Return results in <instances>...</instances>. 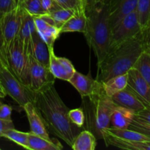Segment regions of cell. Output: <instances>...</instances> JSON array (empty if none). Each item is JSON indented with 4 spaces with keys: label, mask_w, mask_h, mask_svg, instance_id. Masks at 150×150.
<instances>
[{
    "label": "cell",
    "mask_w": 150,
    "mask_h": 150,
    "mask_svg": "<svg viewBox=\"0 0 150 150\" xmlns=\"http://www.w3.org/2000/svg\"><path fill=\"white\" fill-rule=\"evenodd\" d=\"M33 103L42 116L47 129L71 146L82 128L70 121L68 107L61 99L54 85L36 93Z\"/></svg>",
    "instance_id": "cell-1"
},
{
    "label": "cell",
    "mask_w": 150,
    "mask_h": 150,
    "mask_svg": "<svg viewBox=\"0 0 150 150\" xmlns=\"http://www.w3.org/2000/svg\"><path fill=\"white\" fill-rule=\"evenodd\" d=\"M143 51L140 34L109 50L98 65L96 80L103 83L114 76L127 73Z\"/></svg>",
    "instance_id": "cell-2"
},
{
    "label": "cell",
    "mask_w": 150,
    "mask_h": 150,
    "mask_svg": "<svg viewBox=\"0 0 150 150\" xmlns=\"http://www.w3.org/2000/svg\"><path fill=\"white\" fill-rule=\"evenodd\" d=\"M86 13L87 22L83 35L94 51L98 65L110 49L111 27L108 10L105 4L86 10Z\"/></svg>",
    "instance_id": "cell-3"
},
{
    "label": "cell",
    "mask_w": 150,
    "mask_h": 150,
    "mask_svg": "<svg viewBox=\"0 0 150 150\" xmlns=\"http://www.w3.org/2000/svg\"><path fill=\"white\" fill-rule=\"evenodd\" d=\"M92 105V114L90 124L92 133L96 138L102 139V132L110 126L111 114L117 105L114 103L111 97L105 93L101 86L95 95L89 98Z\"/></svg>",
    "instance_id": "cell-4"
},
{
    "label": "cell",
    "mask_w": 150,
    "mask_h": 150,
    "mask_svg": "<svg viewBox=\"0 0 150 150\" xmlns=\"http://www.w3.org/2000/svg\"><path fill=\"white\" fill-rule=\"evenodd\" d=\"M0 85L6 95H9L20 107L29 102L34 103L36 93L23 84L7 67L0 62Z\"/></svg>",
    "instance_id": "cell-5"
},
{
    "label": "cell",
    "mask_w": 150,
    "mask_h": 150,
    "mask_svg": "<svg viewBox=\"0 0 150 150\" xmlns=\"http://www.w3.org/2000/svg\"><path fill=\"white\" fill-rule=\"evenodd\" d=\"M10 69L15 76L28 87L29 63L28 54L18 37L14 38L7 50Z\"/></svg>",
    "instance_id": "cell-6"
},
{
    "label": "cell",
    "mask_w": 150,
    "mask_h": 150,
    "mask_svg": "<svg viewBox=\"0 0 150 150\" xmlns=\"http://www.w3.org/2000/svg\"><path fill=\"white\" fill-rule=\"evenodd\" d=\"M142 31L136 10L122 18L111 29L110 49L138 36Z\"/></svg>",
    "instance_id": "cell-7"
},
{
    "label": "cell",
    "mask_w": 150,
    "mask_h": 150,
    "mask_svg": "<svg viewBox=\"0 0 150 150\" xmlns=\"http://www.w3.org/2000/svg\"><path fill=\"white\" fill-rule=\"evenodd\" d=\"M29 58V86L28 87L35 93L43 91L54 85L55 78L49 67L42 65L27 52Z\"/></svg>",
    "instance_id": "cell-8"
},
{
    "label": "cell",
    "mask_w": 150,
    "mask_h": 150,
    "mask_svg": "<svg viewBox=\"0 0 150 150\" xmlns=\"http://www.w3.org/2000/svg\"><path fill=\"white\" fill-rule=\"evenodd\" d=\"M21 7H16L14 10L1 15V25L6 50H7L12 41L18 34L21 19Z\"/></svg>",
    "instance_id": "cell-9"
},
{
    "label": "cell",
    "mask_w": 150,
    "mask_h": 150,
    "mask_svg": "<svg viewBox=\"0 0 150 150\" xmlns=\"http://www.w3.org/2000/svg\"><path fill=\"white\" fill-rule=\"evenodd\" d=\"M49 48V70L55 79L68 81L76 72L74 66L67 58L57 57L54 47Z\"/></svg>",
    "instance_id": "cell-10"
},
{
    "label": "cell",
    "mask_w": 150,
    "mask_h": 150,
    "mask_svg": "<svg viewBox=\"0 0 150 150\" xmlns=\"http://www.w3.org/2000/svg\"><path fill=\"white\" fill-rule=\"evenodd\" d=\"M138 0H106L107 7L109 17L110 26L111 29L124 16L136 8Z\"/></svg>",
    "instance_id": "cell-11"
},
{
    "label": "cell",
    "mask_w": 150,
    "mask_h": 150,
    "mask_svg": "<svg viewBox=\"0 0 150 150\" xmlns=\"http://www.w3.org/2000/svg\"><path fill=\"white\" fill-rule=\"evenodd\" d=\"M68 82L79 92L83 99L85 98H89L95 95L101 86L100 82L94 79L90 73L83 75L77 70H76Z\"/></svg>",
    "instance_id": "cell-12"
},
{
    "label": "cell",
    "mask_w": 150,
    "mask_h": 150,
    "mask_svg": "<svg viewBox=\"0 0 150 150\" xmlns=\"http://www.w3.org/2000/svg\"><path fill=\"white\" fill-rule=\"evenodd\" d=\"M111 98L117 105L133 110L136 114L146 107L144 102L127 86L125 89L113 95Z\"/></svg>",
    "instance_id": "cell-13"
},
{
    "label": "cell",
    "mask_w": 150,
    "mask_h": 150,
    "mask_svg": "<svg viewBox=\"0 0 150 150\" xmlns=\"http://www.w3.org/2000/svg\"><path fill=\"white\" fill-rule=\"evenodd\" d=\"M127 86L146 104L150 105V86L134 67L127 71Z\"/></svg>",
    "instance_id": "cell-14"
},
{
    "label": "cell",
    "mask_w": 150,
    "mask_h": 150,
    "mask_svg": "<svg viewBox=\"0 0 150 150\" xmlns=\"http://www.w3.org/2000/svg\"><path fill=\"white\" fill-rule=\"evenodd\" d=\"M22 108L24 110L29 122L30 133L45 139H51L43 119L35 104L32 102L27 103L23 105Z\"/></svg>",
    "instance_id": "cell-15"
},
{
    "label": "cell",
    "mask_w": 150,
    "mask_h": 150,
    "mask_svg": "<svg viewBox=\"0 0 150 150\" xmlns=\"http://www.w3.org/2000/svg\"><path fill=\"white\" fill-rule=\"evenodd\" d=\"M35 32H37V29L34 17L22 8L20 29L17 36L23 43L26 52H27L28 49L30 48L32 37Z\"/></svg>",
    "instance_id": "cell-16"
},
{
    "label": "cell",
    "mask_w": 150,
    "mask_h": 150,
    "mask_svg": "<svg viewBox=\"0 0 150 150\" xmlns=\"http://www.w3.org/2000/svg\"><path fill=\"white\" fill-rule=\"evenodd\" d=\"M34 59L42 65L49 66V48L42 39L38 32H35L32 37L30 48L28 49ZM26 52V53H27Z\"/></svg>",
    "instance_id": "cell-17"
},
{
    "label": "cell",
    "mask_w": 150,
    "mask_h": 150,
    "mask_svg": "<svg viewBox=\"0 0 150 150\" xmlns=\"http://www.w3.org/2000/svg\"><path fill=\"white\" fill-rule=\"evenodd\" d=\"M102 139L104 140L106 146H111L127 150H150L149 141L125 140L106 133H103Z\"/></svg>",
    "instance_id": "cell-18"
},
{
    "label": "cell",
    "mask_w": 150,
    "mask_h": 150,
    "mask_svg": "<svg viewBox=\"0 0 150 150\" xmlns=\"http://www.w3.org/2000/svg\"><path fill=\"white\" fill-rule=\"evenodd\" d=\"M87 22L86 10L84 6L74 10L73 16L62 24L60 27V33L67 32H85Z\"/></svg>",
    "instance_id": "cell-19"
},
{
    "label": "cell",
    "mask_w": 150,
    "mask_h": 150,
    "mask_svg": "<svg viewBox=\"0 0 150 150\" xmlns=\"http://www.w3.org/2000/svg\"><path fill=\"white\" fill-rule=\"evenodd\" d=\"M136 113L131 109L117 105L111 114L110 125L113 128L126 129L134 119Z\"/></svg>",
    "instance_id": "cell-20"
},
{
    "label": "cell",
    "mask_w": 150,
    "mask_h": 150,
    "mask_svg": "<svg viewBox=\"0 0 150 150\" xmlns=\"http://www.w3.org/2000/svg\"><path fill=\"white\" fill-rule=\"evenodd\" d=\"M29 150H62L63 146L57 139H47L29 133Z\"/></svg>",
    "instance_id": "cell-21"
},
{
    "label": "cell",
    "mask_w": 150,
    "mask_h": 150,
    "mask_svg": "<svg viewBox=\"0 0 150 150\" xmlns=\"http://www.w3.org/2000/svg\"><path fill=\"white\" fill-rule=\"evenodd\" d=\"M97 138L90 130H81L75 139L71 147L74 150H95Z\"/></svg>",
    "instance_id": "cell-22"
},
{
    "label": "cell",
    "mask_w": 150,
    "mask_h": 150,
    "mask_svg": "<svg viewBox=\"0 0 150 150\" xmlns=\"http://www.w3.org/2000/svg\"><path fill=\"white\" fill-rule=\"evenodd\" d=\"M103 88L108 96L112 97L127 86V73L114 76L102 83Z\"/></svg>",
    "instance_id": "cell-23"
},
{
    "label": "cell",
    "mask_w": 150,
    "mask_h": 150,
    "mask_svg": "<svg viewBox=\"0 0 150 150\" xmlns=\"http://www.w3.org/2000/svg\"><path fill=\"white\" fill-rule=\"evenodd\" d=\"M103 133H108L110 135L116 136V137L120 138V139H125L128 141H149L150 138L144 136L142 133H139L136 130H131V129H117L113 128V127H107L104 129L102 132V138Z\"/></svg>",
    "instance_id": "cell-24"
},
{
    "label": "cell",
    "mask_w": 150,
    "mask_h": 150,
    "mask_svg": "<svg viewBox=\"0 0 150 150\" xmlns=\"http://www.w3.org/2000/svg\"><path fill=\"white\" fill-rule=\"evenodd\" d=\"M139 72L150 86V54L144 51L141 54L133 67Z\"/></svg>",
    "instance_id": "cell-25"
},
{
    "label": "cell",
    "mask_w": 150,
    "mask_h": 150,
    "mask_svg": "<svg viewBox=\"0 0 150 150\" xmlns=\"http://www.w3.org/2000/svg\"><path fill=\"white\" fill-rule=\"evenodd\" d=\"M1 137L12 141L24 149H29V145H28L29 133L19 131V130H16V128H12L4 131L1 135Z\"/></svg>",
    "instance_id": "cell-26"
},
{
    "label": "cell",
    "mask_w": 150,
    "mask_h": 150,
    "mask_svg": "<svg viewBox=\"0 0 150 150\" xmlns=\"http://www.w3.org/2000/svg\"><path fill=\"white\" fill-rule=\"evenodd\" d=\"M136 11L141 28L144 29L150 19V0H138Z\"/></svg>",
    "instance_id": "cell-27"
},
{
    "label": "cell",
    "mask_w": 150,
    "mask_h": 150,
    "mask_svg": "<svg viewBox=\"0 0 150 150\" xmlns=\"http://www.w3.org/2000/svg\"><path fill=\"white\" fill-rule=\"evenodd\" d=\"M40 36L45 41L48 48L54 47V42L60 35L59 28L52 25H48L45 29L38 32Z\"/></svg>",
    "instance_id": "cell-28"
},
{
    "label": "cell",
    "mask_w": 150,
    "mask_h": 150,
    "mask_svg": "<svg viewBox=\"0 0 150 150\" xmlns=\"http://www.w3.org/2000/svg\"><path fill=\"white\" fill-rule=\"evenodd\" d=\"M73 13H74V10L62 8V7H60L48 14H49L53 18V19L55 21L56 23H57V26L60 29L63 23L67 21L73 16Z\"/></svg>",
    "instance_id": "cell-29"
},
{
    "label": "cell",
    "mask_w": 150,
    "mask_h": 150,
    "mask_svg": "<svg viewBox=\"0 0 150 150\" xmlns=\"http://www.w3.org/2000/svg\"><path fill=\"white\" fill-rule=\"evenodd\" d=\"M21 7L32 16H41L45 13L41 0H25Z\"/></svg>",
    "instance_id": "cell-30"
},
{
    "label": "cell",
    "mask_w": 150,
    "mask_h": 150,
    "mask_svg": "<svg viewBox=\"0 0 150 150\" xmlns=\"http://www.w3.org/2000/svg\"><path fill=\"white\" fill-rule=\"evenodd\" d=\"M68 117L71 123L78 127L83 128L85 122V114L81 108L69 110Z\"/></svg>",
    "instance_id": "cell-31"
},
{
    "label": "cell",
    "mask_w": 150,
    "mask_h": 150,
    "mask_svg": "<svg viewBox=\"0 0 150 150\" xmlns=\"http://www.w3.org/2000/svg\"><path fill=\"white\" fill-rule=\"evenodd\" d=\"M128 128L136 130L150 138V123L139 120L137 117H134L132 122L129 125Z\"/></svg>",
    "instance_id": "cell-32"
},
{
    "label": "cell",
    "mask_w": 150,
    "mask_h": 150,
    "mask_svg": "<svg viewBox=\"0 0 150 150\" xmlns=\"http://www.w3.org/2000/svg\"><path fill=\"white\" fill-rule=\"evenodd\" d=\"M140 39L143 45L144 51L150 54V19L147 25L141 31Z\"/></svg>",
    "instance_id": "cell-33"
},
{
    "label": "cell",
    "mask_w": 150,
    "mask_h": 150,
    "mask_svg": "<svg viewBox=\"0 0 150 150\" xmlns=\"http://www.w3.org/2000/svg\"><path fill=\"white\" fill-rule=\"evenodd\" d=\"M55 1L62 8L70 9L72 10H76L82 6H84L83 0H55Z\"/></svg>",
    "instance_id": "cell-34"
},
{
    "label": "cell",
    "mask_w": 150,
    "mask_h": 150,
    "mask_svg": "<svg viewBox=\"0 0 150 150\" xmlns=\"http://www.w3.org/2000/svg\"><path fill=\"white\" fill-rule=\"evenodd\" d=\"M1 15H0V62H1L3 64L7 66V67H9L8 60H7V50H6L4 35H3L2 29H1Z\"/></svg>",
    "instance_id": "cell-35"
},
{
    "label": "cell",
    "mask_w": 150,
    "mask_h": 150,
    "mask_svg": "<svg viewBox=\"0 0 150 150\" xmlns=\"http://www.w3.org/2000/svg\"><path fill=\"white\" fill-rule=\"evenodd\" d=\"M13 108L10 105L0 102V119L6 121H11Z\"/></svg>",
    "instance_id": "cell-36"
},
{
    "label": "cell",
    "mask_w": 150,
    "mask_h": 150,
    "mask_svg": "<svg viewBox=\"0 0 150 150\" xmlns=\"http://www.w3.org/2000/svg\"><path fill=\"white\" fill-rule=\"evenodd\" d=\"M16 7L14 0H0V15L14 10Z\"/></svg>",
    "instance_id": "cell-37"
},
{
    "label": "cell",
    "mask_w": 150,
    "mask_h": 150,
    "mask_svg": "<svg viewBox=\"0 0 150 150\" xmlns=\"http://www.w3.org/2000/svg\"><path fill=\"white\" fill-rule=\"evenodd\" d=\"M41 1H42V8L45 13H49L60 7L55 0H41Z\"/></svg>",
    "instance_id": "cell-38"
},
{
    "label": "cell",
    "mask_w": 150,
    "mask_h": 150,
    "mask_svg": "<svg viewBox=\"0 0 150 150\" xmlns=\"http://www.w3.org/2000/svg\"><path fill=\"white\" fill-rule=\"evenodd\" d=\"M135 117L139 120L150 123V105H146L144 109L136 114Z\"/></svg>",
    "instance_id": "cell-39"
},
{
    "label": "cell",
    "mask_w": 150,
    "mask_h": 150,
    "mask_svg": "<svg viewBox=\"0 0 150 150\" xmlns=\"http://www.w3.org/2000/svg\"><path fill=\"white\" fill-rule=\"evenodd\" d=\"M105 1L106 0H83V2L84 4L85 10H89L93 7L103 5L105 4Z\"/></svg>",
    "instance_id": "cell-40"
},
{
    "label": "cell",
    "mask_w": 150,
    "mask_h": 150,
    "mask_svg": "<svg viewBox=\"0 0 150 150\" xmlns=\"http://www.w3.org/2000/svg\"><path fill=\"white\" fill-rule=\"evenodd\" d=\"M12 128H15L13 120L6 121V120H3L0 119V137H1V135L3 134L4 131Z\"/></svg>",
    "instance_id": "cell-41"
},
{
    "label": "cell",
    "mask_w": 150,
    "mask_h": 150,
    "mask_svg": "<svg viewBox=\"0 0 150 150\" xmlns=\"http://www.w3.org/2000/svg\"><path fill=\"white\" fill-rule=\"evenodd\" d=\"M14 1H15V3H16V7H21L25 0H14Z\"/></svg>",
    "instance_id": "cell-42"
},
{
    "label": "cell",
    "mask_w": 150,
    "mask_h": 150,
    "mask_svg": "<svg viewBox=\"0 0 150 150\" xmlns=\"http://www.w3.org/2000/svg\"><path fill=\"white\" fill-rule=\"evenodd\" d=\"M0 95H1V96L3 97V98H4L6 97V94L4 93V90H3V89L1 88V85H0Z\"/></svg>",
    "instance_id": "cell-43"
},
{
    "label": "cell",
    "mask_w": 150,
    "mask_h": 150,
    "mask_svg": "<svg viewBox=\"0 0 150 150\" xmlns=\"http://www.w3.org/2000/svg\"><path fill=\"white\" fill-rule=\"evenodd\" d=\"M0 98H3V97L1 95H0Z\"/></svg>",
    "instance_id": "cell-44"
}]
</instances>
